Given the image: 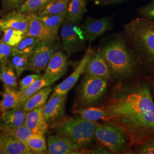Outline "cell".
<instances>
[{
  "label": "cell",
  "instance_id": "6da1fadb",
  "mask_svg": "<svg viewBox=\"0 0 154 154\" xmlns=\"http://www.w3.org/2000/svg\"><path fill=\"white\" fill-rule=\"evenodd\" d=\"M151 81L141 76L113 86L102 104L109 114L110 122L126 132L133 151L154 139V100Z\"/></svg>",
  "mask_w": 154,
  "mask_h": 154
},
{
  "label": "cell",
  "instance_id": "7a4b0ae2",
  "mask_svg": "<svg viewBox=\"0 0 154 154\" xmlns=\"http://www.w3.org/2000/svg\"><path fill=\"white\" fill-rule=\"evenodd\" d=\"M123 35L135 55L142 75L154 80V20L133 19L124 26Z\"/></svg>",
  "mask_w": 154,
  "mask_h": 154
},
{
  "label": "cell",
  "instance_id": "3957f363",
  "mask_svg": "<svg viewBox=\"0 0 154 154\" xmlns=\"http://www.w3.org/2000/svg\"><path fill=\"white\" fill-rule=\"evenodd\" d=\"M99 51L109 67L113 83L142 76L135 55L123 34L114 38Z\"/></svg>",
  "mask_w": 154,
  "mask_h": 154
},
{
  "label": "cell",
  "instance_id": "277c9868",
  "mask_svg": "<svg viewBox=\"0 0 154 154\" xmlns=\"http://www.w3.org/2000/svg\"><path fill=\"white\" fill-rule=\"evenodd\" d=\"M98 122L88 121L81 118L63 116L50 125L57 135L66 138L77 146L88 149L95 139V131Z\"/></svg>",
  "mask_w": 154,
  "mask_h": 154
},
{
  "label": "cell",
  "instance_id": "5b68a950",
  "mask_svg": "<svg viewBox=\"0 0 154 154\" xmlns=\"http://www.w3.org/2000/svg\"><path fill=\"white\" fill-rule=\"evenodd\" d=\"M95 139L97 144L108 149L111 154H132L126 132L112 122H98L95 131Z\"/></svg>",
  "mask_w": 154,
  "mask_h": 154
},
{
  "label": "cell",
  "instance_id": "8992f818",
  "mask_svg": "<svg viewBox=\"0 0 154 154\" xmlns=\"http://www.w3.org/2000/svg\"><path fill=\"white\" fill-rule=\"evenodd\" d=\"M109 81L100 77L85 74L78 93L79 107L93 106L105 99L107 93Z\"/></svg>",
  "mask_w": 154,
  "mask_h": 154
},
{
  "label": "cell",
  "instance_id": "52a82bcc",
  "mask_svg": "<svg viewBox=\"0 0 154 154\" xmlns=\"http://www.w3.org/2000/svg\"><path fill=\"white\" fill-rule=\"evenodd\" d=\"M61 38L63 48L69 55L85 49L86 39L82 28L77 25V23L66 20L62 25Z\"/></svg>",
  "mask_w": 154,
  "mask_h": 154
},
{
  "label": "cell",
  "instance_id": "ba28073f",
  "mask_svg": "<svg viewBox=\"0 0 154 154\" xmlns=\"http://www.w3.org/2000/svg\"><path fill=\"white\" fill-rule=\"evenodd\" d=\"M57 51L55 43L39 42L29 55L28 70L39 74L45 71L51 57Z\"/></svg>",
  "mask_w": 154,
  "mask_h": 154
},
{
  "label": "cell",
  "instance_id": "9c48e42d",
  "mask_svg": "<svg viewBox=\"0 0 154 154\" xmlns=\"http://www.w3.org/2000/svg\"><path fill=\"white\" fill-rule=\"evenodd\" d=\"M113 27L112 18L109 17L95 19L88 17L82 26L86 41L93 42Z\"/></svg>",
  "mask_w": 154,
  "mask_h": 154
},
{
  "label": "cell",
  "instance_id": "30bf717a",
  "mask_svg": "<svg viewBox=\"0 0 154 154\" xmlns=\"http://www.w3.org/2000/svg\"><path fill=\"white\" fill-rule=\"evenodd\" d=\"M95 50L90 46L85 51V53L82 58L79 62L75 70L64 81L55 86L53 93L56 94H66L72 89L75 83H77L79 78L85 73V68L90 58L91 57Z\"/></svg>",
  "mask_w": 154,
  "mask_h": 154
},
{
  "label": "cell",
  "instance_id": "8fae6325",
  "mask_svg": "<svg viewBox=\"0 0 154 154\" xmlns=\"http://www.w3.org/2000/svg\"><path fill=\"white\" fill-rule=\"evenodd\" d=\"M67 94L53 93L44 106L43 112L45 118L50 125L65 116Z\"/></svg>",
  "mask_w": 154,
  "mask_h": 154
},
{
  "label": "cell",
  "instance_id": "7c38bea8",
  "mask_svg": "<svg viewBox=\"0 0 154 154\" xmlns=\"http://www.w3.org/2000/svg\"><path fill=\"white\" fill-rule=\"evenodd\" d=\"M48 153L51 154H88V149H83L72 141L58 135L48 139Z\"/></svg>",
  "mask_w": 154,
  "mask_h": 154
},
{
  "label": "cell",
  "instance_id": "4fadbf2b",
  "mask_svg": "<svg viewBox=\"0 0 154 154\" xmlns=\"http://www.w3.org/2000/svg\"><path fill=\"white\" fill-rule=\"evenodd\" d=\"M29 26L25 36H32L41 42L52 44L59 40L56 34L45 25L35 14H29Z\"/></svg>",
  "mask_w": 154,
  "mask_h": 154
},
{
  "label": "cell",
  "instance_id": "5bb4252c",
  "mask_svg": "<svg viewBox=\"0 0 154 154\" xmlns=\"http://www.w3.org/2000/svg\"><path fill=\"white\" fill-rule=\"evenodd\" d=\"M68 57L61 50L56 51L50 60L44 76L55 82L62 77L67 70Z\"/></svg>",
  "mask_w": 154,
  "mask_h": 154
},
{
  "label": "cell",
  "instance_id": "9a60e30c",
  "mask_svg": "<svg viewBox=\"0 0 154 154\" xmlns=\"http://www.w3.org/2000/svg\"><path fill=\"white\" fill-rule=\"evenodd\" d=\"M29 14L18 11H11L0 18V29L4 32L7 29H14L26 33L29 26Z\"/></svg>",
  "mask_w": 154,
  "mask_h": 154
},
{
  "label": "cell",
  "instance_id": "2e32d148",
  "mask_svg": "<svg viewBox=\"0 0 154 154\" xmlns=\"http://www.w3.org/2000/svg\"><path fill=\"white\" fill-rule=\"evenodd\" d=\"M26 112L22 106H17L2 112L0 118V131L12 130L25 123Z\"/></svg>",
  "mask_w": 154,
  "mask_h": 154
},
{
  "label": "cell",
  "instance_id": "e0dca14e",
  "mask_svg": "<svg viewBox=\"0 0 154 154\" xmlns=\"http://www.w3.org/2000/svg\"><path fill=\"white\" fill-rule=\"evenodd\" d=\"M85 74L111 81L109 67L99 50L94 53L85 68Z\"/></svg>",
  "mask_w": 154,
  "mask_h": 154
},
{
  "label": "cell",
  "instance_id": "ac0fdd59",
  "mask_svg": "<svg viewBox=\"0 0 154 154\" xmlns=\"http://www.w3.org/2000/svg\"><path fill=\"white\" fill-rule=\"evenodd\" d=\"M44 106L26 112L25 125L34 134L45 135L49 129V125L46 121L43 112Z\"/></svg>",
  "mask_w": 154,
  "mask_h": 154
},
{
  "label": "cell",
  "instance_id": "d6986e66",
  "mask_svg": "<svg viewBox=\"0 0 154 154\" xmlns=\"http://www.w3.org/2000/svg\"><path fill=\"white\" fill-rule=\"evenodd\" d=\"M72 112L78 117L88 121L110 122L108 111L101 105L97 107L93 106L86 107H78Z\"/></svg>",
  "mask_w": 154,
  "mask_h": 154
},
{
  "label": "cell",
  "instance_id": "ffe728a7",
  "mask_svg": "<svg viewBox=\"0 0 154 154\" xmlns=\"http://www.w3.org/2000/svg\"><path fill=\"white\" fill-rule=\"evenodd\" d=\"M0 142L5 154H33L26 143L0 131Z\"/></svg>",
  "mask_w": 154,
  "mask_h": 154
},
{
  "label": "cell",
  "instance_id": "44dd1931",
  "mask_svg": "<svg viewBox=\"0 0 154 154\" xmlns=\"http://www.w3.org/2000/svg\"><path fill=\"white\" fill-rule=\"evenodd\" d=\"M53 91V88L48 86L41 89L37 93L34 94L29 98L22 105L23 110L26 112L44 106L46 104L50 94Z\"/></svg>",
  "mask_w": 154,
  "mask_h": 154
},
{
  "label": "cell",
  "instance_id": "7402d4cb",
  "mask_svg": "<svg viewBox=\"0 0 154 154\" xmlns=\"http://www.w3.org/2000/svg\"><path fill=\"white\" fill-rule=\"evenodd\" d=\"M21 92L16 88L4 85L3 98L0 100V111L4 112L6 110L20 106Z\"/></svg>",
  "mask_w": 154,
  "mask_h": 154
},
{
  "label": "cell",
  "instance_id": "603a6c76",
  "mask_svg": "<svg viewBox=\"0 0 154 154\" xmlns=\"http://www.w3.org/2000/svg\"><path fill=\"white\" fill-rule=\"evenodd\" d=\"M87 3V0H70L66 14V20L77 23L80 22L88 11Z\"/></svg>",
  "mask_w": 154,
  "mask_h": 154
},
{
  "label": "cell",
  "instance_id": "cb8c5ba5",
  "mask_svg": "<svg viewBox=\"0 0 154 154\" xmlns=\"http://www.w3.org/2000/svg\"><path fill=\"white\" fill-rule=\"evenodd\" d=\"M53 83L51 81L45 77L44 75H42V77L34 81L25 90L22 91H20L21 95L20 100V106H22L25 101L32 95H33L34 94L37 93L39 90L45 87L50 86Z\"/></svg>",
  "mask_w": 154,
  "mask_h": 154
},
{
  "label": "cell",
  "instance_id": "d4e9b609",
  "mask_svg": "<svg viewBox=\"0 0 154 154\" xmlns=\"http://www.w3.org/2000/svg\"><path fill=\"white\" fill-rule=\"evenodd\" d=\"M70 1V0H54L35 14L44 16L66 14Z\"/></svg>",
  "mask_w": 154,
  "mask_h": 154
},
{
  "label": "cell",
  "instance_id": "484cf974",
  "mask_svg": "<svg viewBox=\"0 0 154 154\" xmlns=\"http://www.w3.org/2000/svg\"><path fill=\"white\" fill-rule=\"evenodd\" d=\"M53 1L54 0H25L18 11L26 14H37Z\"/></svg>",
  "mask_w": 154,
  "mask_h": 154
},
{
  "label": "cell",
  "instance_id": "4316f807",
  "mask_svg": "<svg viewBox=\"0 0 154 154\" xmlns=\"http://www.w3.org/2000/svg\"><path fill=\"white\" fill-rule=\"evenodd\" d=\"M66 14L44 16H38L35 14L43 22L45 25L49 28L50 30H51L54 33L58 34V30L66 21Z\"/></svg>",
  "mask_w": 154,
  "mask_h": 154
},
{
  "label": "cell",
  "instance_id": "83f0119b",
  "mask_svg": "<svg viewBox=\"0 0 154 154\" xmlns=\"http://www.w3.org/2000/svg\"><path fill=\"white\" fill-rule=\"evenodd\" d=\"M0 80L6 86L13 88L17 87V75L9 62L0 66Z\"/></svg>",
  "mask_w": 154,
  "mask_h": 154
},
{
  "label": "cell",
  "instance_id": "f1b7e54d",
  "mask_svg": "<svg viewBox=\"0 0 154 154\" xmlns=\"http://www.w3.org/2000/svg\"><path fill=\"white\" fill-rule=\"evenodd\" d=\"M40 41L32 36H25L19 44L14 47V54H21L30 55L34 49Z\"/></svg>",
  "mask_w": 154,
  "mask_h": 154
},
{
  "label": "cell",
  "instance_id": "f546056e",
  "mask_svg": "<svg viewBox=\"0 0 154 154\" xmlns=\"http://www.w3.org/2000/svg\"><path fill=\"white\" fill-rule=\"evenodd\" d=\"M29 55L16 54L10 58L9 63L16 72L17 76H20L23 72L28 70Z\"/></svg>",
  "mask_w": 154,
  "mask_h": 154
},
{
  "label": "cell",
  "instance_id": "4dcf8cb0",
  "mask_svg": "<svg viewBox=\"0 0 154 154\" xmlns=\"http://www.w3.org/2000/svg\"><path fill=\"white\" fill-rule=\"evenodd\" d=\"M26 144L33 154H42L47 149L45 135L34 134Z\"/></svg>",
  "mask_w": 154,
  "mask_h": 154
},
{
  "label": "cell",
  "instance_id": "1f68e13d",
  "mask_svg": "<svg viewBox=\"0 0 154 154\" xmlns=\"http://www.w3.org/2000/svg\"><path fill=\"white\" fill-rule=\"evenodd\" d=\"M1 131L5 132L23 143L26 144L34 134L33 131L30 128H29L25 124L14 129Z\"/></svg>",
  "mask_w": 154,
  "mask_h": 154
},
{
  "label": "cell",
  "instance_id": "d6a6232c",
  "mask_svg": "<svg viewBox=\"0 0 154 154\" xmlns=\"http://www.w3.org/2000/svg\"><path fill=\"white\" fill-rule=\"evenodd\" d=\"M3 32L4 35L1 39L4 42L12 47H15L25 36L23 32L14 29H7Z\"/></svg>",
  "mask_w": 154,
  "mask_h": 154
},
{
  "label": "cell",
  "instance_id": "836d02e7",
  "mask_svg": "<svg viewBox=\"0 0 154 154\" xmlns=\"http://www.w3.org/2000/svg\"><path fill=\"white\" fill-rule=\"evenodd\" d=\"M25 0H2L0 16L14 11H18Z\"/></svg>",
  "mask_w": 154,
  "mask_h": 154
},
{
  "label": "cell",
  "instance_id": "e575fe53",
  "mask_svg": "<svg viewBox=\"0 0 154 154\" xmlns=\"http://www.w3.org/2000/svg\"><path fill=\"white\" fill-rule=\"evenodd\" d=\"M14 55V47L6 44L0 39V63L1 65L8 63L10 58Z\"/></svg>",
  "mask_w": 154,
  "mask_h": 154
},
{
  "label": "cell",
  "instance_id": "d590c367",
  "mask_svg": "<svg viewBox=\"0 0 154 154\" xmlns=\"http://www.w3.org/2000/svg\"><path fill=\"white\" fill-rule=\"evenodd\" d=\"M133 154H154V139H150L139 145L134 149Z\"/></svg>",
  "mask_w": 154,
  "mask_h": 154
},
{
  "label": "cell",
  "instance_id": "8d00e7d4",
  "mask_svg": "<svg viewBox=\"0 0 154 154\" xmlns=\"http://www.w3.org/2000/svg\"><path fill=\"white\" fill-rule=\"evenodd\" d=\"M140 17L154 21V0L146 5L143 6L138 9Z\"/></svg>",
  "mask_w": 154,
  "mask_h": 154
},
{
  "label": "cell",
  "instance_id": "74e56055",
  "mask_svg": "<svg viewBox=\"0 0 154 154\" xmlns=\"http://www.w3.org/2000/svg\"><path fill=\"white\" fill-rule=\"evenodd\" d=\"M41 77L42 75L40 74H32L23 78L20 82V91H23Z\"/></svg>",
  "mask_w": 154,
  "mask_h": 154
},
{
  "label": "cell",
  "instance_id": "f35d334b",
  "mask_svg": "<svg viewBox=\"0 0 154 154\" xmlns=\"http://www.w3.org/2000/svg\"><path fill=\"white\" fill-rule=\"evenodd\" d=\"M88 154H111L108 149L103 147V146L97 144L95 147H94L93 148L89 149Z\"/></svg>",
  "mask_w": 154,
  "mask_h": 154
},
{
  "label": "cell",
  "instance_id": "ab89813d",
  "mask_svg": "<svg viewBox=\"0 0 154 154\" xmlns=\"http://www.w3.org/2000/svg\"><path fill=\"white\" fill-rule=\"evenodd\" d=\"M128 0H99V4L102 5H109L119 4L126 2Z\"/></svg>",
  "mask_w": 154,
  "mask_h": 154
},
{
  "label": "cell",
  "instance_id": "60d3db41",
  "mask_svg": "<svg viewBox=\"0 0 154 154\" xmlns=\"http://www.w3.org/2000/svg\"><path fill=\"white\" fill-rule=\"evenodd\" d=\"M151 90H152V93L154 98V79L152 80L151 81Z\"/></svg>",
  "mask_w": 154,
  "mask_h": 154
},
{
  "label": "cell",
  "instance_id": "b9f144b4",
  "mask_svg": "<svg viewBox=\"0 0 154 154\" xmlns=\"http://www.w3.org/2000/svg\"><path fill=\"white\" fill-rule=\"evenodd\" d=\"M0 154H5L4 152V150L2 148V146H1V142H0Z\"/></svg>",
  "mask_w": 154,
  "mask_h": 154
},
{
  "label": "cell",
  "instance_id": "7bdbcfd3",
  "mask_svg": "<svg viewBox=\"0 0 154 154\" xmlns=\"http://www.w3.org/2000/svg\"><path fill=\"white\" fill-rule=\"evenodd\" d=\"M96 5H99V0H93Z\"/></svg>",
  "mask_w": 154,
  "mask_h": 154
},
{
  "label": "cell",
  "instance_id": "ee69618b",
  "mask_svg": "<svg viewBox=\"0 0 154 154\" xmlns=\"http://www.w3.org/2000/svg\"><path fill=\"white\" fill-rule=\"evenodd\" d=\"M1 34H2V31H1V30L0 29V36L1 35Z\"/></svg>",
  "mask_w": 154,
  "mask_h": 154
},
{
  "label": "cell",
  "instance_id": "f6af8a7d",
  "mask_svg": "<svg viewBox=\"0 0 154 154\" xmlns=\"http://www.w3.org/2000/svg\"><path fill=\"white\" fill-rule=\"evenodd\" d=\"M0 66H1V63H0Z\"/></svg>",
  "mask_w": 154,
  "mask_h": 154
}]
</instances>
